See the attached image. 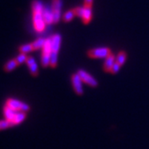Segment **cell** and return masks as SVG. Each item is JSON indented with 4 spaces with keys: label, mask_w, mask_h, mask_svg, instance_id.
I'll list each match as a JSON object with an SVG mask.
<instances>
[{
    "label": "cell",
    "mask_w": 149,
    "mask_h": 149,
    "mask_svg": "<svg viewBox=\"0 0 149 149\" xmlns=\"http://www.w3.org/2000/svg\"><path fill=\"white\" fill-rule=\"evenodd\" d=\"M33 12V25L35 30L38 32H42L45 29L46 22H44L42 17L43 6L42 3L38 0H34L32 4Z\"/></svg>",
    "instance_id": "obj_1"
},
{
    "label": "cell",
    "mask_w": 149,
    "mask_h": 149,
    "mask_svg": "<svg viewBox=\"0 0 149 149\" xmlns=\"http://www.w3.org/2000/svg\"><path fill=\"white\" fill-rule=\"evenodd\" d=\"M6 105L9 106L12 109H15L17 111H22L27 113L30 110V106L24 103V102H22L20 100H17L15 99H8L7 101H6Z\"/></svg>",
    "instance_id": "obj_2"
},
{
    "label": "cell",
    "mask_w": 149,
    "mask_h": 149,
    "mask_svg": "<svg viewBox=\"0 0 149 149\" xmlns=\"http://www.w3.org/2000/svg\"><path fill=\"white\" fill-rule=\"evenodd\" d=\"M109 54H111V51L108 47L95 48L87 52L88 56L91 58H104L107 57Z\"/></svg>",
    "instance_id": "obj_3"
},
{
    "label": "cell",
    "mask_w": 149,
    "mask_h": 149,
    "mask_svg": "<svg viewBox=\"0 0 149 149\" xmlns=\"http://www.w3.org/2000/svg\"><path fill=\"white\" fill-rule=\"evenodd\" d=\"M77 73L80 75L82 81L86 83L87 85H91V87H96L98 85V81L92 75L88 74L86 71H85L84 70H79Z\"/></svg>",
    "instance_id": "obj_4"
},
{
    "label": "cell",
    "mask_w": 149,
    "mask_h": 149,
    "mask_svg": "<svg viewBox=\"0 0 149 149\" xmlns=\"http://www.w3.org/2000/svg\"><path fill=\"white\" fill-rule=\"evenodd\" d=\"M71 80H72V85H73V88H74V92L78 95H81L84 91H83V86H82V80L80 77V75L78 73L72 74L71 76Z\"/></svg>",
    "instance_id": "obj_5"
},
{
    "label": "cell",
    "mask_w": 149,
    "mask_h": 149,
    "mask_svg": "<svg viewBox=\"0 0 149 149\" xmlns=\"http://www.w3.org/2000/svg\"><path fill=\"white\" fill-rule=\"evenodd\" d=\"M62 7V0H52V13L54 22L57 23L61 18V10Z\"/></svg>",
    "instance_id": "obj_6"
},
{
    "label": "cell",
    "mask_w": 149,
    "mask_h": 149,
    "mask_svg": "<svg viewBox=\"0 0 149 149\" xmlns=\"http://www.w3.org/2000/svg\"><path fill=\"white\" fill-rule=\"evenodd\" d=\"M52 39V52L58 53L60 47H61V37L60 34H55L51 37Z\"/></svg>",
    "instance_id": "obj_7"
},
{
    "label": "cell",
    "mask_w": 149,
    "mask_h": 149,
    "mask_svg": "<svg viewBox=\"0 0 149 149\" xmlns=\"http://www.w3.org/2000/svg\"><path fill=\"white\" fill-rule=\"evenodd\" d=\"M26 62H27V65L29 67L31 74L33 76H37V74H38V66H37V64L36 63L35 59L33 58L32 56H27Z\"/></svg>",
    "instance_id": "obj_8"
},
{
    "label": "cell",
    "mask_w": 149,
    "mask_h": 149,
    "mask_svg": "<svg viewBox=\"0 0 149 149\" xmlns=\"http://www.w3.org/2000/svg\"><path fill=\"white\" fill-rule=\"evenodd\" d=\"M17 112L15 109H12L9 106H8V105H6L3 108V113H4V116H5L6 119H8V120H10V121H13V119H14V118L16 117L17 113Z\"/></svg>",
    "instance_id": "obj_9"
},
{
    "label": "cell",
    "mask_w": 149,
    "mask_h": 149,
    "mask_svg": "<svg viewBox=\"0 0 149 149\" xmlns=\"http://www.w3.org/2000/svg\"><path fill=\"white\" fill-rule=\"evenodd\" d=\"M115 61H116L115 56L113 54H109L106 57V60H105L104 64V71L110 72L112 66L115 63Z\"/></svg>",
    "instance_id": "obj_10"
},
{
    "label": "cell",
    "mask_w": 149,
    "mask_h": 149,
    "mask_svg": "<svg viewBox=\"0 0 149 149\" xmlns=\"http://www.w3.org/2000/svg\"><path fill=\"white\" fill-rule=\"evenodd\" d=\"M42 17L44 22H46V24H51L54 22V17H53V13H52V11H50L49 8H43L42 11Z\"/></svg>",
    "instance_id": "obj_11"
},
{
    "label": "cell",
    "mask_w": 149,
    "mask_h": 149,
    "mask_svg": "<svg viewBox=\"0 0 149 149\" xmlns=\"http://www.w3.org/2000/svg\"><path fill=\"white\" fill-rule=\"evenodd\" d=\"M85 12H84V16L82 17L83 22L87 24L91 20L92 17V6L90 5H84Z\"/></svg>",
    "instance_id": "obj_12"
},
{
    "label": "cell",
    "mask_w": 149,
    "mask_h": 149,
    "mask_svg": "<svg viewBox=\"0 0 149 149\" xmlns=\"http://www.w3.org/2000/svg\"><path fill=\"white\" fill-rule=\"evenodd\" d=\"M27 117V113L25 112H22V111H18L17 113L16 117L14 118L13 121V123H14V125H17L19 123H21L22 121L25 120V118Z\"/></svg>",
    "instance_id": "obj_13"
},
{
    "label": "cell",
    "mask_w": 149,
    "mask_h": 149,
    "mask_svg": "<svg viewBox=\"0 0 149 149\" xmlns=\"http://www.w3.org/2000/svg\"><path fill=\"white\" fill-rule=\"evenodd\" d=\"M13 126H15L14 123L10 120H8L6 118L0 120V130H3V129H6V128L13 127Z\"/></svg>",
    "instance_id": "obj_14"
},
{
    "label": "cell",
    "mask_w": 149,
    "mask_h": 149,
    "mask_svg": "<svg viewBox=\"0 0 149 149\" xmlns=\"http://www.w3.org/2000/svg\"><path fill=\"white\" fill-rule=\"evenodd\" d=\"M45 41H46V39H44L42 37L37 38L34 42L32 43L33 49H34V50H38V49L42 48L43 46H44V43H45Z\"/></svg>",
    "instance_id": "obj_15"
},
{
    "label": "cell",
    "mask_w": 149,
    "mask_h": 149,
    "mask_svg": "<svg viewBox=\"0 0 149 149\" xmlns=\"http://www.w3.org/2000/svg\"><path fill=\"white\" fill-rule=\"evenodd\" d=\"M17 61L14 59V60H11L9 61H8L6 65H4V70H5L6 71H11V70H13L14 69L15 67H17Z\"/></svg>",
    "instance_id": "obj_16"
},
{
    "label": "cell",
    "mask_w": 149,
    "mask_h": 149,
    "mask_svg": "<svg viewBox=\"0 0 149 149\" xmlns=\"http://www.w3.org/2000/svg\"><path fill=\"white\" fill-rule=\"evenodd\" d=\"M126 57H127V54L125 52H120L117 55V57H116V61H117L118 64L120 65H123V63L125 62L126 61Z\"/></svg>",
    "instance_id": "obj_17"
},
{
    "label": "cell",
    "mask_w": 149,
    "mask_h": 149,
    "mask_svg": "<svg viewBox=\"0 0 149 149\" xmlns=\"http://www.w3.org/2000/svg\"><path fill=\"white\" fill-rule=\"evenodd\" d=\"M74 17V13L73 10H69L67 11L65 13L63 17H62V20L65 22H67L71 21L73 19V17Z\"/></svg>",
    "instance_id": "obj_18"
},
{
    "label": "cell",
    "mask_w": 149,
    "mask_h": 149,
    "mask_svg": "<svg viewBox=\"0 0 149 149\" xmlns=\"http://www.w3.org/2000/svg\"><path fill=\"white\" fill-rule=\"evenodd\" d=\"M33 47L32 44H26V45H22L19 47V51L21 52V53H27L30 52L31 51H33Z\"/></svg>",
    "instance_id": "obj_19"
},
{
    "label": "cell",
    "mask_w": 149,
    "mask_h": 149,
    "mask_svg": "<svg viewBox=\"0 0 149 149\" xmlns=\"http://www.w3.org/2000/svg\"><path fill=\"white\" fill-rule=\"evenodd\" d=\"M57 55L58 53L56 52H52L51 53V57H50V65L52 67H56L57 65Z\"/></svg>",
    "instance_id": "obj_20"
},
{
    "label": "cell",
    "mask_w": 149,
    "mask_h": 149,
    "mask_svg": "<svg viewBox=\"0 0 149 149\" xmlns=\"http://www.w3.org/2000/svg\"><path fill=\"white\" fill-rule=\"evenodd\" d=\"M73 11H74V15L76 16L80 17H83L84 16V12H85L84 7H76L73 9Z\"/></svg>",
    "instance_id": "obj_21"
},
{
    "label": "cell",
    "mask_w": 149,
    "mask_h": 149,
    "mask_svg": "<svg viewBox=\"0 0 149 149\" xmlns=\"http://www.w3.org/2000/svg\"><path fill=\"white\" fill-rule=\"evenodd\" d=\"M27 56L26 55V54L21 53V54H19V55L17 56V58L15 59V60L17 61V64L20 65V64H22L23 61H27Z\"/></svg>",
    "instance_id": "obj_22"
},
{
    "label": "cell",
    "mask_w": 149,
    "mask_h": 149,
    "mask_svg": "<svg viewBox=\"0 0 149 149\" xmlns=\"http://www.w3.org/2000/svg\"><path fill=\"white\" fill-rule=\"evenodd\" d=\"M120 65L118 63L117 61H115V63L113 64V65L112 66L111 68V70H110V73H112V74H116V73H118V70H119V69H120Z\"/></svg>",
    "instance_id": "obj_23"
},
{
    "label": "cell",
    "mask_w": 149,
    "mask_h": 149,
    "mask_svg": "<svg viewBox=\"0 0 149 149\" xmlns=\"http://www.w3.org/2000/svg\"><path fill=\"white\" fill-rule=\"evenodd\" d=\"M92 3H93V0H85V5L92 6Z\"/></svg>",
    "instance_id": "obj_24"
}]
</instances>
